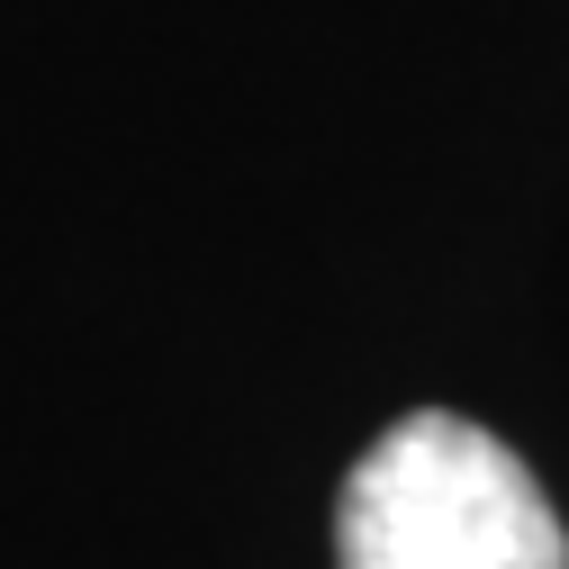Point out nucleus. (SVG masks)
<instances>
[{
    "instance_id": "f257e3e1",
    "label": "nucleus",
    "mask_w": 569,
    "mask_h": 569,
    "mask_svg": "<svg viewBox=\"0 0 569 569\" xmlns=\"http://www.w3.org/2000/svg\"><path fill=\"white\" fill-rule=\"evenodd\" d=\"M335 569H569V533L488 425L416 407L352 461Z\"/></svg>"
}]
</instances>
